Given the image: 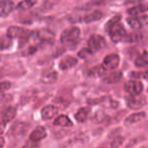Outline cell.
<instances>
[{
    "label": "cell",
    "mask_w": 148,
    "mask_h": 148,
    "mask_svg": "<svg viewBox=\"0 0 148 148\" xmlns=\"http://www.w3.org/2000/svg\"><path fill=\"white\" fill-rule=\"evenodd\" d=\"M120 18L121 17L119 15L113 17L106 25V29H107L108 33L111 36V39L114 42H116V43L124 40L126 36H127L125 29H124V27L120 23Z\"/></svg>",
    "instance_id": "obj_1"
},
{
    "label": "cell",
    "mask_w": 148,
    "mask_h": 148,
    "mask_svg": "<svg viewBox=\"0 0 148 148\" xmlns=\"http://www.w3.org/2000/svg\"><path fill=\"white\" fill-rule=\"evenodd\" d=\"M80 36V29L78 27H72L65 29L61 35V42L63 44H68L75 42Z\"/></svg>",
    "instance_id": "obj_2"
},
{
    "label": "cell",
    "mask_w": 148,
    "mask_h": 148,
    "mask_svg": "<svg viewBox=\"0 0 148 148\" xmlns=\"http://www.w3.org/2000/svg\"><path fill=\"white\" fill-rule=\"evenodd\" d=\"M120 64V57L117 54H110L103 58V67L106 71H114Z\"/></svg>",
    "instance_id": "obj_3"
},
{
    "label": "cell",
    "mask_w": 148,
    "mask_h": 148,
    "mask_svg": "<svg viewBox=\"0 0 148 148\" xmlns=\"http://www.w3.org/2000/svg\"><path fill=\"white\" fill-rule=\"evenodd\" d=\"M126 103H127L128 108H130L131 110H137L142 108L146 103V97L142 95H130L126 99Z\"/></svg>",
    "instance_id": "obj_4"
},
{
    "label": "cell",
    "mask_w": 148,
    "mask_h": 148,
    "mask_svg": "<svg viewBox=\"0 0 148 148\" xmlns=\"http://www.w3.org/2000/svg\"><path fill=\"white\" fill-rule=\"evenodd\" d=\"M124 88H125L126 92H128L130 95H141L142 90H143V83L139 80H130L125 83Z\"/></svg>",
    "instance_id": "obj_5"
},
{
    "label": "cell",
    "mask_w": 148,
    "mask_h": 148,
    "mask_svg": "<svg viewBox=\"0 0 148 148\" xmlns=\"http://www.w3.org/2000/svg\"><path fill=\"white\" fill-rule=\"evenodd\" d=\"M106 46V40L99 35H92L88 40V48L92 52L99 51Z\"/></svg>",
    "instance_id": "obj_6"
},
{
    "label": "cell",
    "mask_w": 148,
    "mask_h": 148,
    "mask_svg": "<svg viewBox=\"0 0 148 148\" xmlns=\"http://www.w3.org/2000/svg\"><path fill=\"white\" fill-rule=\"evenodd\" d=\"M128 23L131 25V27L135 29H141L143 25L148 23V16L142 15V16H133L128 18Z\"/></svg>",
    "instance_id": "obj_7"
},
{
    "label": "cell",
    "mask_w": 148,
    "mask_h": 148,
    "mask_svg": "<svg viewBox=\"0 0 148 148\" xmlns=\"http://www.w3.org/2000/svg\"><path fill=\"white\" fill-rule=\"evenodd\" d=\"M29 34V31L19 27H11L7 29V36H9L11 39H14V38H18V39L27 38Z\"/></svg>",
    "instance_id": "obj_8"
},
{
    "label": "cell",
    "mask_w": 148,
    "mask_h": 148,
    "mask_svg": "<svg viewBox=\"0 0 148 148\" xmlns=\"http://www.w3.org/2000/svg\"><path fill=\"white\" fill-rule=\"evenodd\" d=\"M16 115V109L13 107H8L2 112L1 115V125H5L8 122L12 121Z\"/></svg>",
    "instance_id": "obj_9"
},
{
    "label": "cell",
    "mask_w": 148,
    "mask_h": 148,
    "mask_svg": "<svg viewBox=\"0 0 148 148\" xmlns=\"http://www.w3.org/2000/svg\"><path fill=\"white\" fill-rule=\"evenodd\" d=\"M78 60L75 57H72V56H66V57L62 58V60L59 63V67L61 68L62 70H68L70 68L74 67L76 65Z\"/></svg>",
    "instance_id": "obj_10"
},
{
    "label": "cell",
    "mask_w": 148,
    "mask_h": 148,
    "mask_svg": "<svg viewBox=\"0 0 148 148\" xmlns=\"http://www.w3.org/2000/svg\"><path fill=\"white\" fill-rule=\"evenodd\" d=\"M47 136V132H46V129L42 126H39L37 127L29 135V140L32 142H39L40 140L44 139V138Z\"/></svg>",
    "instance_id": "obj_11"
},
{
    "label": "cell",
    "mask_w": 148,
    "mask_h": 148,
    "mask_svg": "<svg viewBox=\"0 0 148 148\" xmlns=\"http://www.w3.org/2000/svg\"><path fill=\"white\" fill-rule=\"evenodd\" d=\"M122 78V72L121 71H110V73L105 74L103 77V80L105 81L106 83H109V84H112V83H116L119 82Z\"/></svg>",
    "instance_id": "obj_12"
},
{
    "label": "cell",
    "mask_w": 148,
    "mask_h": 148,
    "mask_svg": "<svg viewBox=\"0 0 148 148\" xmlns=\"http://www.w3.org/2000/svg\"><path fill=\"white\" fill-rule=\"evenodd\" d=\"M58 114V109L54 106H46L42 110V118L43 120H51Z\"/></svg>",
    "instance_id": "obj_13"
},
{
    "label": "cell",
    "mask_w": 148,
    "mask_h": 148,
    "mask_svg": "<svg viewBox=\"0 0 148 148\" xmlns=\"http://www.w3.org/2000/svg\"><path fill=\"white\" fill-rule=\"evenodd\" d=\"M14 8V4L11 0H2L0 2V13L2 16L8 15Z\"/></svg>",
    "instance_id": "obj_14"
},
{
    "label": "cell",
    "mask_w": 148,
    "mask_h": 148,
    "mask_svg": "<svg viewBox=\"0 0 148 148\" xmlns=\"http://www.w3.org/2000/svg\"><path fill=\"white\" fill-rule=\"evenodd\" d=\"M145 117H146L145 112H139V113L132 114V115L127 117V119L125 120V124L126 125H131V124L137 123V122H140L143 119H145Z\"/></svg>",
    "instance_id": "obj_15"
},
{
    "label": "cell",
    "mask_w": 148,
    "mask_h": 148,
    "mask_svg": "<svg viewBox=\"0 0 148 148\" xmlns=\"http://www.w3.org/2000/svg\"><path fill=\"white\" fill-rule=\"evenodd\" d=\"M148 10V3H141V4L136 5L135 7H132L128 10V13L133 16H137L139 14L146 12Z\"/></svg>",
    "instance_id": "obj_16"
},
{
    "label": "cell",
    "mask_w": 148,
    "mask_h": 148,
    "mask_svg": "<svg viewBox=\"0 0 148 148\" xmlns=\"http://www.w3.org/2000/svg\"><path fill=\"white\" fill-rule=\"evenodd\" d=\"M54 125L60 126V127H71L72 122L66 115H61L55 119V121H54Z\"/></svg>",
    "instance_id": "obj_17"
},
{
    "label": "cell",
    "mask_w": 148,
    "mask_h": 148,
    "mask_svg": "<svg viewBox=\"0 0 148 148\" xmlns=\"http://www.w3.org/2000/svg\"><path fill=\"white\" fill-rule=\"evenodd\" d=\"M57 80V73L53 70L51 71H47L42 75L41 81L43 83H54L55 81Z\"/></svg>",
    "instance_id": "obj_18"
},
{
    "label": "cell",
    "mask_w": 148,
    "mask_h": 148,
    "mask_svg": "<svg viewBox=\"0 0 148 148\" xmlns=\"http://www.w3.org/2000/svg\"><path fill=\"white\" fill-rule=\"evenodd\" d=\"M90 112V109L89 108H81L77 111V113L75 114V119L79 122V123H82V122H85L88 117V114Z\"/></svg>",
    "instance_id": "obj_19"
},
{
    "label": "cell",
    "mask_w": 148,
    "mask_h": 148,
    "mask_svg": "<svg viewBox=\"0 0 148 148\" xmlns=\"http://www.w3.org/2000/svg\"><path fill=\"white\" fill-rule=\"evenodd\" d=\"M103 17V13L101 11H93V12L89 13V14H86L84 17H83L82 21L86 23H92V21H97L99 19H101Z\"/></svg>",
    "instance_id": "obj_20"
},
{
    "label": "cell",
    "mask_w": 148,
    "mask_h": 148,
    "mask_svg": "<svg viewBox=\"0 0 148 148\" xmlns=\"http://www.w3.org/2000/svg\"><path fill=\"white\" fill-rule=\"evenodd\" d=\"M135 65L137 67H145L148 65V52H143L135 60Z\"/></svg>",
    "instance_id": "obj_21"
},
{
    "label": "cell",
    "mask_w": 148,
    "mask_h": 148,
    "mask_svg": "<svg viewBox=\"0 0 148 148\" xmlns=\"http://www.w3.org/2000/svg\"><path fill=\"white\" fill-rule=\"evenodd\" d=\"M130 76L135 79H145L148 78V68L142 71H133L130 73Z\"/></svg>",
    "instance_id": "obj_22"
},
{
    "label": "cell",
    "mask_w": 148,
    "mask_h": 148,
    "mask_svg": "<svg viewBox=\"0 0 148 148\" xmlns=\"http://www.w3.org/2000/svg\"><path fill=\"white\" fill-rule=\"evenodd\" d=\"M35 3H36L35 0H25V1H21L17 5V9H19V10H25V9H29L31 7H33L35 5Z\"/></svg>",
    "instance_id": "obj_23"
},
{
    "label": "cell",
    "mask_w": 148,
    "mask_h": 148,
    "mask_svg": "<svg viewBox=\"0 0 148 148\" xmlns=\"http://www.w3.org/2000/svg\"><path fill=\"white\" fill-rule=\"evenodd\" d=\"M105 72H107L105 70V68L103 67V65H99V66H95V67H93L92 69L90 70V72H89V74L90 75H92V76H99V75H105Z\"/></svg>",
    "instance_id": "obj_24"
},
{
    "label": "cell",
    "mask_w": 148,
    "mask_h": 148,
    "mask_svg": "<svg viewBox=\"0 0 148 148\" xmlns=\"http://www.w3.org/2000/svg\"><path fill=\"white\" fill-rule=\"evenodd\" d=\"M141 39H142V35H141V34L133 33V34H130V35H127L124 40H125L126 42H130V43H132V42L140 41Z\"/></svg>",
    "instance_id": "obj_25"
},
{
    "label": "cell",
    "mask_w": 148,
    "mask_h": 148,
    "mask_svg": "<svg viewBox=\"0 0 148 148\" xmlns=\"http://www.w3.org/2000/svg\"><path fill=\"white\" fill-rule=\"evenodd\" d=\"M92 53H93V52L91 51L89 48H84V49H82L81 51H79L78 56L80 58H82V59H85V58L89 57V56H90Z\"/></svg>",
    "instance_id": "obj_26"
},
{
    "label": "cell",
    "mask_w": 148,
    "mask_h": 148,
    "mask_svg": "<svg viewBox=\"0 0 148 148\" xmlns=\"http://www.w3.org/2000/svg\"><path fill=\"white\" fill-rule=\"evenodd\" d=\"M124 138L122 137H117L113 140V142L111 143V148H119L120 146L123 144Z\"/></svg>",
    "instance_id": "obj_27"
},
{
    "label": "cell",
    "mask_w": 148,
    "mask_h": 148,
    "mask_svg": "<svg viewBox=\"0 0 148 148\" xmlns=\"http://www.w3.org/2000/svg\"><path fill=\"white\" fill-rule=\"evenodd\" d=\"M1 44H2V49H5V48L9 47L11 44V38L9 37V36L3 37L2 40H1Z\"/></svg>",
    "instance_id": "obj_28"
},
{
    "label": "cell",
    "mask_w": 148,
    "mask_h": 148,
    "mask_svg": "<svg viewBox=\"0 0 148 148\" xmlns=\"http://www.w3.org/2000/svg\"><path fill=\"white\" fill-rule=\"evenodd\" d=\"M11 86V83L10 82H7V81H3V82H1V84H0V90H1V92L4 93L5 90H7V89H9Z\"/></svg>",
    "instance_id": "obj_29"
},
{
    "label": "cell",
    "mask_w": 148,
    "mask_h": 148,
    "mask_svg": "<svg viewBox=\"0 0 148 148\" xmlns=\"http://www.w3.org/2000/svg\"><path fill=\"white\" fill-rule=\"evenodd\" d=\"M0 141H1V145H0V147L2 148V147H3V144H4V138L1 137V139H0Z\"/></svg>",
    "instance_id": "obj_30"
},
{
    "label": "cell",
    "mask_w": 148,
    "mask_h": 148,
    "mask_svg": "<svg viewBox=\"0 0 148 148\" xmlns=\"http://www.w3.org/2000/svg\"><path fill=\"white\" fill-rule=\"evenodd\" d=\"M23 148H25V147H23Z\"/></svg>",
    "instance_id": "obj_31"
}]
</instances>
